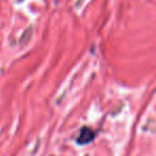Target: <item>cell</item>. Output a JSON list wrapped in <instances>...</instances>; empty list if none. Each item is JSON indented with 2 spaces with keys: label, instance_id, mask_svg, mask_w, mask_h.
<instances>
[{
  "label": "cell",
  "instance_id": "cell-1",
  "mask_svg": "<svg viewBox=\"0 0 156 156\" xmlns=\"http://www.w3.org/2000/svg\"><path fill=\"white\" fill-rule=\"evenodd\" d=\"M95 137V132L91 129L89 127H83V129L80 130V134L78 136L77 139V143L83 145L87 144V143H90Z\"/></svg>",
  "mask_w": 156,
  "mask_h": 156
}]
</instances>
